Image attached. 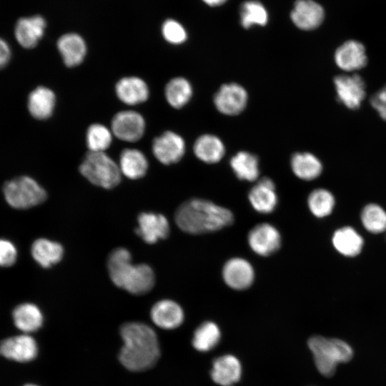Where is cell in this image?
Instances as JSON below:
<instances>
[{"mask_svg": "<svg viewBox=\"0 0 386 386\" xmlns=\"http://www.w3.org/2000/svg\"><path fill=\"white\" fill-rule=\"evenodd\" d=\"M123 345L119 360L127 370L140 372L151 368L160 355L154 330L142 322H127L120 328Z\"/></svg>", "mask_w": 386, "mask_h": 386, "instance_id": "obj_1", "label": "cell"}, {"mask_svg": "<svg viewBox=\"0 0 386 386\" xmlns=\"http://www.w3.org/2000/svg\"><path fill=\"white\" fill-rule=\"evenodd\" d=\"M177 227L189 234H203L221 230L234 221L232 212L210 200L189 199L181 204L174 214Z\"/></svg>", "mask_w": 386, "mask_h": 386, "instance_id": "obj_2", "label": "cell"}, {"mask_svg": "<svg viewBox=\"0 0 386 386\" xmlns=\"http://www.w3.org/2000/svg\"><path fill=\"white\" fill-rule=\"evenodd\" d=\"M107 269L112 282L132 295H144L155 284L152 267L147 264H133L131 253L126 248H117L110 253Z\"/></svg>", "mask_w": 386, "mask_h": 386, "instance_id": "obj_3", "label": "cell"}, {"mask_svg": "<svg viewBox=\"0 0 386 386\" xmlns=\"http://www.w3.org/2000/svg\"><path fill=\"white\" fill-rule=\"evenodd\" d=\"M307 345L317 370L325 377L332 376L338 364L349 362L353 356L351 346L339 339L315 335L308 340Z\"/></svg>", "mask_w": 386, "mask_h": 386, "instance_id": "obj_4", "label": "cell"}, {"mask_svg": "<svg viewBox=\"0 0 386 386\" xmlns=\"http://www.w3.org/2000/svg\"><path fill=\"white\" fill-rule=\"evenodd\" d=\"M79 169L89 182L104 189H112L121 181L122 174L118 164L105 152L89 151Z\"/></svg>", "mask_w": 386, "mask_h": 386, "instance_id": "obj_5", "label": "cell"}, {"mask_svg": "<svg viewBox=\"0 0 386 386\" xmlns=\"http://www.w3.org/2000/svg\"><path fill=\"white\" fill-rule=\"evenodd\" d=\"M7 204L17 209H26L43 203L46 190L33 178L21 176L7 181L3 187Z\"/></svg>", "mask_w": 386, "mask_h": 386, "instance_id": "obj_6", "label": "cell"}, {"mask_svg": "<svg viewBox=\"0 0 386 386\" xmlns=\"http://www.w3.org/2000/svg\"><path fill=\"white\" fill-rule=\"evenodd\" d=\"M247 243L251 250L261 257L277 252L282 245V236L278 229L268 222L254 225L248 232Z\"/></svg>", "mask_w": 386, "mask_h": 386, "instance_id": "obj_7", "label": "cell"}, {"mask_svg": "<svg viewBox=\"0 0 386 386\" xmlns=\"http://www.w3.org/2000/svg\"><path fill=\"white\" fill-rule=\"evenodd\" d=\"M222 277L224 284L230 289L243 291L253 284L255 279V270L247 259L233 257L223 264Z\"/></svg>", "mask_w": 386, "mask_h": 386, "instance_id": "obj_8", "label": "cell"}, {"mask_svg": "<svg viewBox=\"0 0 386 386\" xmlns=\"http://www.w3.org/2000/svg\"><path fill=\"white\" fill-rule=\"evenodd\" d=\"M146 122L143 116L134 110H123L112 118L111 130L114 136L127 142H136L144 135Z\"/></svg>", "mask_w": 386, "mask_h": 386, "instance_id": "obj_9", "label": "cell"}, {"mask_svg": "<svg viewBox=\"0 0 386 386\" xmlns=\"http://www.w3.org/2000/svg\"><path fill=\"white\" fill-rule=\"evenodd\" d=\"M337 99L350 109H358L366 96L365 84L357 74L334 78Z\"/></svg>", "mask_w": 386, "mask_h": 386, "instance_id": "obj_10", "label": "cell"}, {"mask_svg": "<svg viewBox=\"0 0 386 386\" xmlns=\"http://www.w3.org/2000/svg\"><path fill=\"white\" fill-rule=\"evenodd\" d=\"M152 150L162 164L169 165L178 162L185 152L184 139L172 131H166L154 139Z\"/></svg>", "mask_w": 386, "mask_h": 386, "instance_id": "obj_11", "label": "cell"}, {"mask_svg": "<svg viewBox=\"0 0 386 386\" xmlns=\"http://www.w3.org/2000/svg\"><path fill=\"white\" fill-rule=\"evenodd\" d=\"M248 100L245 89L237 84H223L214 97V103L217 109L229 116L237 115L246 107Z\"/></svg>", "mask_w": 386, "mask_h": 386, "instance_id": "obj_12", "label": "cell"}, {"mask_svg": "<svg viewBox=\"0 0 386 386\" xmlns=\"http://www.w3.org/2000/svg\"><path fill=\"white\" fill-rule=\"evenodd\" d=\"M247 197L252 209L262 214L272 213L278 204L275 184L267 177L257 181L249 191Z\"/></svg>", "mask_w": 386, "mask_h": 386, "instance_id": "obj_13", "label": "cell"}, {"mask_svg": "<svg viewBox=\"0 0 386 386\" xmlns=\"http://www.w3.org/2000/svg\"><path fill=\"white\" fill-rule=\"evenodd\" d=\"M137 223L136 233L148 244L167 238L170 232L167 218L159 213L142 212L138 216Z\"/></svg>", "mask_w": 386, "mask_h": 386, "instance_id": "obj_14", "label": "cell"}, {"mask_svg": "<svg viewBox=\"0 0 386 386\" xmlns=\"http://www.w3.org/2000/svg\"><path fill=\"white\" fill-rule=\"evenodd\" d=\"M38 353L36 340L28 334L9 337L0 342V355L20 362L34 360Z\"/></svg>", "mask_w": 386, "mask_h": 386, "instance_id": "obj_15", "label": "cell"}, {"mask_svg": "<svg viewBox=\"0 0 386 386\" xmlns=\"http://www.w3.org/2000/svg\"><path fill=\"white\" fill-rule=\"evenodd\" d=\"M336 65L342 71L351 72L360 70L367 63L364 45L356 40H348L335 52Z\"/></svg>", "mask_w": 386, "mask_h": 386, "instance_id": "obj_16", "label": "cell"}, {"mask_svg": "<svg viewBox=\"0 0 386 386\" xmlns=\"http://www.w3.org/2000/svg\"><path fill=\"white\" fill-rule=\"evenodd\" d=\"M242 367L239 359L232 355H224L212 362L210 376L220 386H233L242 377Z\"/></svg>", "mask_w": 386, "mask_h": 386, "instance_id": "obj_17", "label": "cell"}, {"mask_svg": "<svg viewBox=\"0 0 386 386\" xmlns=\"http://www.w3.org/2000/svg\"><path fill=\"white\" fill-rule=\"evenodd\" d=\"M150 315L152 322L164 330H173L179 327L184 319L181 305L169 299L157 302L152 307Z\"/></svg>", "mask_w": 386, "mask_h": 386, "instance_id": "obj_18", "label": "cell"}, {"mask_svg": "<svg viewBox=\"0 0 386 386\" xmlns=\"http://www.w3.org/2000/svg\"><path fill=\"white\" fill-rule=\"evenodd\" d=\"M293 23L303 30L317 28L324 19V9L312 0H297L291 12Z\"/></svg>", "mask_w": 386, "mask_h": 386, "instance_id": "obj_19", "label": "cell"}, {"mask_svg": "<svg viewBox=\"0 0 386 386\" xmlns=\"http://www.w3.org/2000/svg\"><path fill=\"white\" fill-rule=\"evenodd\" d=\"M118 99L124 104L134 106L145 102L149 96L147 83L138 76H125L115 86Z\"/></svg>", "mask_w": 386, "mask_h": 386, "instance_id": "obj_20", "label": "cell"}, {"mask_svg": "<svg viewBox=\"0 0 386 386\" xmlns=\"http://www.w3.org/2000/svg\"><path fill=\"white\" fill-rule=\"evenodd\" d=\"M45 20L40 16L20 19L15 27L16 38L23 47L36 46L44 35Z\"/></svg>", "mask_w": 386, "mask_h": 386, "instance_id": "obj_21", "label": "cell"}, {"mask_svg": "<svg viewBox=\"0 0 386 386\" xmlns=\"http://www.w3.org/2000/svg\"><path fill=\"white\" fill-rule=\"evenodd\" d=\"M57 48L68 67L79 66L86 54L85 41L79 35L73 33L61 36L57 41Z\"/></svg>", "mask_w": 386, "mask_h": 386, "instance_id": "obj_22", "label": "cell"}, {"mask_svg": "<svg viewBox=\"0 0 386 386\" xmlns=\"http://www.w3.org/2000/svg\"><path fill=\"white\" fill-rule=\"evenodd\" d=\"M55 104L54 92L46 86L36 87L28 97L29 112L36 119L44 120L49 118L54 112Z\"/></svg>", "mask_w": 386, "mask_h": 386, "instance_id": "obj_23", "label": "cell"}, {"mask_svg": "<svg viewBox=\"0 0 386 386\" xmlns=\"http://www.w3.org/2000/svg\"><path fill=\"white\" fill-rule=\"evenodd\" d=\"M118 165L122 174L130 179H138L146 174L149 164L142 151L127 148L122 151Z\"/></svg>", "mask_w": 386, "mask_h": 386, "instance_id": "obj_24", "label": "cell"}, {"mask_svg": "<svg viewBox=\"0 0 386 386\" xmlns=\"http://www.w3.org/2000/svg\"><path fill=\"white\" fill-rule=\"evenodd\" d=\"M33 259L42 267L49 268L59 262L64 256L62 245L46 238L36 239L31 244Z\"/></svg>", "mask_w": 386, "mask_h": 386, "instance_id": "obj_25", "label": "cell"}, {"mask_svg": "<svg viewBox=\"0 0 386 386\" xmlns=\"http://www.w3.org/2000/svg\"><path fill=\"white\" fill-rule=\"evenodd\" d=\"M12 317L16 327L26 334L38 330L44 322L40 309L30 302L17 305L13 310Z\"/></svg>", "mask_w": 386, "mask_h": 386, "instance_id": "obj_26", "label": "cell"}, {"mask_svg": "<svg viewBox=\"0 0 386 386\" xmlns=\"http://www.w3.org/2000/svg\"><path fill=\"white\" fill-rule=\"evenodd\" d=\"M194 153L202 162L214 164L224 155L225 147L222 141L213 134H203L194 144Z\"/></svg>", "mask_w": 386, "mask_h": 386, "instance_id": "obj_27", "label": "cell"}, {"mask_svg": "<svg viewBox=\"0 0 386 386\" xmlns=\"http://www.w3.org/2000/svg\"><path fill=\"white\" fill-rule=\"evenodd\" d=\"M294 174L305 181H312L317 178L322 172L320 160L310 152H297L293 154L290 162Z\"/></svg>", "mask_w": 386, "mask_h": 386, "instance_id": "obj_28", "label": "cell"}, {"mask_svg": "<svg viewBox=\"0 0 386 386\" xmlns=\"http://www.w3.org/2000/svg\"><path fill=\"white\" fill-rule=\"evenodd\" d=\"M332 242L336 250L346 257L359 254L364 244L362 237L350 227H344L336 230Z\"/></svg>", "mask_w": 386, "mask_h": 386, "instance_id": "obj_29", "label": "cell"}, {"mask_svg": "<svg viewBox=\"0 0 386 386\" xmlns=\"http://www.w3.org/2000/svg\"><path fill=\"white\" fill-rule=\"evenodd\" d=\"M231 168L240 180L254 182L259 175L258 158L253 154L241 151L230 159Z\"/></svg>", "mask_w": 386, "mask_h": 386, "instance_id": "obj_30", "label": "cell"}, {"mask_svg": "<svg viewBox=\"0 0 386 386\" xmlns=\"http://www.w3.org/2000/svg\"><path fill=\"white\" fill-rule=\"evenodd\" d=\"M221 335L220 328L216 322L204 321L196 328L192 343L197 351L209 352L219 344Z\"/></svg>", "mask_w": 386, "mask_h": 386, "instance_id": "obj_31", "label": "cell"}, {"mask_svg": "<svg viewBox=\"0 0 386 386\" xmlns=\"http://www.w3.org/2000/svg\"><path fill=\"white\" fill-rule=\"evenodd\" d=\"M192 86L184 77L172 79L166 85L164 95L168 104L175 109L185 106L192 96Z\"/></svg>", "mask_w": 386, "mask_h": 386, "instance_id": "obj_32", "label": "cell"}, {"mask_svg": "<svg viewBox=\"0 0 386 386\" xmlns=\"http://www.w3.org/2000/svg\"><path fill=\"white\" fill-rule=\"evenodd\" d=\"M307 202L311 213L316 217L322 218L330 214L334 208L335 200L330 191L319 188L310 193Z\"/></svg>", "mask_w": 386, "mask_h": 386, "instance_id": "obj_33", "label": "cell"}, {"mask_svg": "<svg viewBox=\"0 0 386 386\" xmlns=\"http://www.w3.org/2000/svg\"><path fill=\"white\" fill-rule=\"evenodd\" d=\"M112 132L99 123L91 124L86 133V144L90 152H105L112 142Z\"/></svg>", "mask_w": 386, "mask_h": 386, "instance_id": "obj_34", "label": "cell"}, {"mask_svg": "<svg viewBox=\"0 0 386 386\" xmlns=\"http://www.w3.org/2000/svg\"><path fill=\"white\" fill-rule=\"evenodd\" d=\"M361 221L370 232L377 234L386 231V212L377 204L365 206L361 213Z\"/></svg>", "mask_w": 386, "mask_h": 386, "instance_id": "obj_35", "label": "cell"}, {"mask_svg": "<svg viewBox=\"0 0 386 386\" xmlns=\"http://www.w3.org/2000/svg\"><path fill=\"white\" fill-rule=\"evenodd\" d=\"M240 16L242 26L246 29L253 25L264 26L268 19L265 8L256 1L244 2L241 7Z\"/></svg>", "mask_w": 386, "mask_h": 386, "instance_id": "obj_36", "label": "cell"}, {"mask_svg": "<svg viewBox=\"0 0 386 386\" xmlns=\"http://www.w3.org/2000/svg\"><path fill=\"white\" fill-rule=\"evenodd\" d=\"M164 38L169 43L179 44L187 39V32L184 27L174 20L166 21L162 26Z\"/></svg>", "mask_w": 386, "mask_h": 386, "instance_id": "obj_37", "label": "cell"}, {"mask_svg": "<svg viewBox=\"0 0 386 386\" xmlns=\"http://www.w3.org/2000/svg\"><path fill=\"white\" fill-rule=\"evenodd\" d=\"M17 259V249L8 239H0V267H9L14 265Z\"/></svg>", "mask_w": 386, "mask_h": 386, "instance_id": "obj_38", "label": "cell"}, {"mask_svg": "<svg viewBox=\"0 0 386 386\" xmlns=\"http://www.w3.org/2000/svg\"><path fill=\"white\" fill-rule=\"evenodd\" d=\"M370 104L380 117L386 121V84L371 96Z\"/></svg>", "mask_w": 386, "mask_h": 386, "instance_id": "obj_39", "label": "cell"}, {"mask_svg": "<svg viewBox=\"0 0 386 386\" xmlns=\"http://www.w3.org/2000/svg\"><path fill=\"white\" fill-rule=\"evenodd\" d=\"M10 57L11 51L9 45L0 38V69L7 65Z\"/></svg>", "mask_w": 386, "mask_h": 386, "instance_id": "obj_40", "label": "cell"}, {"mask_svg": "<svg viewBox=\"0 0 386 386\" xmlns=\"http://www.w3.org/2000/svg\"><path fill=\"white\" fill-rule=\"evenodd\" d=\"M207 4L216 6L224 4L227 0H203Z\"/></svg>", "mask_w": 386, "mask_h": 386, "instance_id": "obj_41", "label": "cell"}, {"mask_svg": "<svg viewBox=\"0 0 386 386\" xmlns=\"http://www.w3.org/2000/svg\"><path fill=\"white\" fill-rule=\"evenodd\" d=\"M24 386H38V385H33V384H27V385H25Z\"/></svg>", "mask_w": 386, "mask_h": 386, "instance_id": "obj_42", "label": "cell"}]
</instances>
